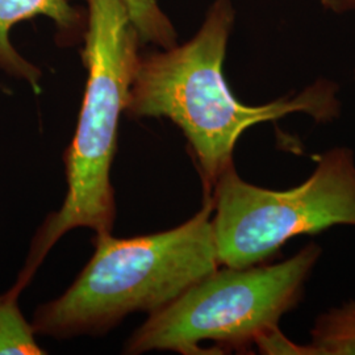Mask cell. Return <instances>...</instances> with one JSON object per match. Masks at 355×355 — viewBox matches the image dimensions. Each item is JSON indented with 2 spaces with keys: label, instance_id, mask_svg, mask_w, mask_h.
<instances>
[{
  "label": "cell",
  "instance_id": "cell-1",
  "mask_svg": "<svg viewBox=\"0 0 355 355\" xmlns=\"http://www.w3.org/2000/svg\"><path fill=\"white\" fill-rule=\"evenodd\" d=\"M234 21L230 0H216L195 37L180 46L141 57L129 89V117H166L189 141L205 192L233 165L242 133L261 123L303 112L318 121L340 114L337 86L320 79L295 95L262 105H246L229 89L223 73Z\"/></svg>",
  "mask_w": 355,
  "mask_h": 355
},
{
  "label": "cell",
  "instance_id": "cell-2",
  "mask_svg": "<svg viewBox=\"0 0 355 355\" xmlns=\"http://www.w3.org/2000/svg\"><path fill=\"white\" fill-rule=\"evenodd\" d=\"M214 202L177 228L133 239L96 234L95 253L60 297L38 306L32 327L57 340L99 336L129 313L152 315L218 268Z\"/></svg>",
  "mask_w": 355,
  "mask_h": 355
},
{
  "label": "cell",
  "instance_id": "cell-3",
  "mask_svg": "<svg viewBox=\"0 0 355 355\" xmlns=\"http://www.w3.org/2000/svg\"><path fill=\"white\" fill-rule=\"evenodd\" d=\"M83 64L89 76L76 135L64 154L67 192L32 242L20 279L29 283L51 248L76 228L111 233L116 204L111 166L117 128L140 60L141 37L123 0H86Z\"/></svg>",
  "mask_w": 355,
  "mask_h": 355
},
{
  "label": "cell",
  "instance_id": "cell-4",
  "mask_svg": "<svg viewBox=\"0 0 355 355\" xmlns=\"http://www.w3.org/2000/svg\"><path fill=\"white\" fill-rule=\"evenodd\" d=\"M320 253L316 243H309L277 265L216 270L152 313L128 340L124 353L200 355L205 341L227 349L257 345L277 333L282 316L297 304Z\"/></svg>",
  "mask_w": 355,
  "mask_h": 355
},
{
  "label": "cell",
  "instance_id": "cell-5",
  "mask_svg": "<svg viewBox=\"0 0 355 355\" xmlns=\"http://www.w3.org/2000/svg\"><path fill=\"white\" fill-rule=\"evenodd\" d=\"M212 187L216 250L227 267L262 263L300 234L355 225L354 153L346 148L321 154L312 175L291 190L257 187L233 165Z\"/></svg>",
  "mask_w": 355,
  "mask_h": 355
},
{
  "label": "cell",
  "instance_id": "cell-6",
  "mask_svg": "<svg viewBox=\"0 0 355 355\" xmlns=\"http://www.w3.org/2000/svg\"><path fill=\"white\" fill-rule=\"evenodd\" d=\"M48 16L58 29L62 44H74L86 31V13L67 0H0V69L7 74L24 79L35 92H40L41 71L24 60L10 41V32L21 21L36 16Z\"/></svg>",
  "mask_w": 355,
  "mask_h": 355
},
{
  "label": "cell",
  "instance_id": "cell-7",
  "mask_svg": "<svg viewBox=\"0 0 355 355\" xmlns=\"http://www.w3.org/2000/svg\"><path fill=\"white\" fill-rule=\"evenodd\" d=\"M305 350L306 354L355 355V302L318 318Z\"/></svg>",
  "mask_w": 355,
  "mask_h": 355
},
{
  "label": "cell",
  "instance_id": "cell-8",
  "mask_svg": "<svg viewBox=\"0 0 355 355\" xmlns=\"http://www.w3.org/2000/svg\"><path fill=\"white\" fill-rule=\"evenodd\" d=\"M24 288L17 282L0 296V355L45 354L36 343L32 324L26 322L17 305L19 295Z\"/></svg>",
  "mask_w": 355,
  "mask_h": 355
},
{
  "label": "cell",
  "instance_id": "cell-9",
  "mask_svg": "<svg viewBox=\"0 0 355 355\" xmlns=\"http://www.w3.org/2000/svg\"><path fill=\"white\" fill-rule=\"evenodd\" d=\"M132 23L137 28L142 42H153L168 49L175 45L177 33L157 0H123Z\"/></svg>",
  "mask_w": 355,
  "mask_h": 355
},
{
  "label": "cell",
  "instance_id": "cell-10",
  "mask_svg": "<svg viewBox=\"0 0 355 355\" xmlns=\"http://www.w3.org/2000/svg\"><path fill=\"white\" fill-rule=\"evenodd\" d=\"M324 8L336 13L355 11V0H321Z\"/></svg>",
  "mask_w": 355,
  "mask_h": 355
}]
</instances>
